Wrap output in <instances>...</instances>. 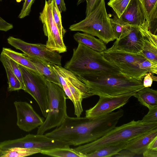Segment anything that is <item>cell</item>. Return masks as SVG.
<instances>
[{
	"label": "cell",
	"instance_id": "cell-36",
	"mask_svg": "<svg viewBox=\"0 0 157 157\" xmlns=\"http://www.w3.org/2000/svg\"><path fill=\"white\" fill-rule=\"evenodd\" d=\"M114 156L115 157H124L140 156L125 149L121 150Z\"/></svg>",
	"mask_w": 157,
	"mask_h": 157
},
{
	"label": "cell",
	"instance_id": "cell-15",
	"mask_svg": "<svg viewBox=\"0 0 157 157\" xmlns=\"http://www.w3.org/2000/svg\"><path fill=\"white\" fill-rule=\"evenodd\" d=\"M143 45L142 36L138 26L131 25L129 33L122 39L116 40L112 47L124 52L139 54L142 50Z\"/></svg>",
	"mask_w": 157,
	"mask_h": 157
},
{
	"label": "cell",
	"instance_id": "cell-8",
	"mask_svg": "<svg viewBox=\"0 0 157 157\" xmlns=\"http://www.w3.org/2000/svg\"><path fill=\"white\" fill-rule=\"evenodd\" d=\"M48 92V112L46 119L38 127L37 134H44L46 131L61 125L67 116L66 95L58 85L46 80Z\"/></svg>",
	"mask_w": 157,
	"mask_h": 157
},
{
	"label": "cell",
	"instance_id": "cell-13",
	"mask_svg": "<svg viewBox=\"0 0 157 157\" xmlns=\"http://www.w3.org/2000/svg\"><path fill=\"white\" fill-rule=\"evenodd\" d=\"M10 146L11 147L37 148L42 151L68 147L70 145L67 142L49 137L45 135L29 134L20 138L11 140Z\"/></svg>",
	"mask_w": 157,
	"mask_h": 157
},
{
	"label": "cell",
	"instance_id": "cell-30",
	"mask_svg": "<svg viewBox=\"0 0 157 157\" xmlns=\"http://www.w3.org/2000/svg\"><path fill=\"white\" fill-rule=\"evenodd\" d=\"M130 0H109L107 5L111 8L119 18H120Z\"/></svg>",
	"mask_w": 157,
	"mask_h": 157
},
{
	"label": "cell",
	"instance_id": "cell-25",
	"mask_svg": "<svg viewBox=\"0 0 157 157\" xmlns=\"http://www.w3.org/2000/svg\"><path fill=\"white\" fill-rule=\"evenodd\" d=\"M40 153L56 157H85V155L78 152L69 147H57L41 151Z\"/></svg>",
	"mask_w": 157,
	"mask_h": 157
},
{
	"label": "cell",
	"instance_id": "cell-42",
	"mask_svg": "<svg viewBox=\"0 0 157 157\" xmlns=\"http://www.w3.org/2000/svg\"><path fill=\"white\" fill-rule=\"evenodd\" d=\"M77 1V5H78L79 4H80L81 3L84 2L86 0H76Z\"/></svg>",
	"mask_w": 157,
	"mask_h": 157
},
{
	"label": "cell",
	"instance_id": "cell-3",
	"mask_svg": "<svg viewBox=\"0 0 157 157\" xmlns=\"http://www.w3.org/2000/svg\"><path fill=\"white\" fill-rule=\"evenodd\" d=\"M157 128V122L147 123L133 120L120 126H116L96 140L73 149L85 155L105 146L128 142Z\"/></svg>",
	"mask_w": 157,
	"mask_h": 157
},
{
	"label": "cell",
	"instance_id": "cell-7",
	"mask_svg": "<svg viewBox=\"0 0 157 157\" xmlns=\"http://www.w3.org/2000/svg\"><path fill=\"white\" fill-rule=\"evenodd\" d=\"M52 67L58 78L60 87L73 103L75 115L80 117L83 111L82 100L93 96L89 87L76 75L61 66L53 64Z\"/></svg>",
	"mask_w": 157,
	"mask_h": 157
},
{
	"label": "cell",
	"instance_id": "cell-29",
	"mask_svg": "<svg viewBox=\"0 0 157 157\" xmlns=\"http://www.w3.org/2000/svg\"><path fill=\"white\" fill-rule=\"evenodd\" d=\"M0 61L1 62H3L7 64L25 88L22 74L18 64L2 52L0 56Z\"/></svg>",
	"mask_w": 157,
	"mask_h": 157
},
{
	"label": "cell",
	"instance_id": "cell-28",
	"mask_svg": "<svg viewBox=\"0 0 157 157\" xmlns=\"http://www.w3.org/2000/svg\"><path fill=\"white\" fill-rule=\"evenodd\" d=\"M4 67L7 74L8 80L9 91H11L23 90H25V87L22 85L18 78L8 66L3 62H1Z\"/></svg>",
	"mask_w": 157,
	"mask_h": 157
},
{
	"label": "cell",
	"instance_id": "cell-32",
	"mask_svg": "<svg viewBox=\"0 0 157 157\" xmlns=\"http://www.w3.org/2000/svg\"><path fill=\"white\" fill-rule=\"evenodd\" d=\"M149 111L141 120L147 123L157 122V106L148 108Z\"/></svg>",
	"mask_w": 157,
	"mask_h": 157
},
{
	"label": "cell",
	"instance_id": "cell-11",
	"mask_svg": "<svg viewBox=\"0 0 157 157\" xmlns=\"http://www.w3.org/2000/svg\"><path fill=\"white\" fill-rule=\"evenodd\" d=\"M7 40L9 44L25 54L42 59L52 64L61 66L62 56L59 53L48 49L46 44L29 43L12 36H9Z\"/></svg>",
	"mask_w": 157,
	"mask_h": 157
},
{
	"label": "cell",
	"instance_id": "cell-27",
	"mask_svg": "<svg viewBox=\"0 0 157 157\" xmlns=\"http://www.w3.org/2000/svg\"><path fill=\"white\" fill-rule=\"evenodd\" d=\"M41 150L37 148H27L16 147L1 151L0 157H23L40 153Z\"/></svg>",
	"mask_w": 157,
	"mask_h": 157
},
{
	"label": "cell",
	"instance_id": "cell-20",
	"mask_svg": "<svg viewBox=\"0 0 157 157\" xmlns=\"http://www.w3.org/2000/svg\"><path fill=\"white\" fill-rule=\"evenodd\" d=\"M139 0L145 11L149 30L157 35V0Z\"/></svg>",
	"mask_w": 157,
	"mask_h": 157
},
{
	"label": "cell",
	"instance_id": "cell-26",
	"mask_svg": "<svg viewBox=\"0 0 157 157\" xmlns=\"http://www.w3.org/2000/svg\"><path fill=\"white\" fill-rule=\"evenodd\" d=\"M2 52L18 64L38 72L33 63L23 54L17 52L10 48H3Z\"/></svg>",
	"mask_w": 157,
	"mask_h": 157
},
{
	"label": "cell",
	"instance_id": "cell-2",
	"mask_svg": "<svg viewBox=\"0 0 157 157\" xmlns=\"http://www.w3.org/2000/svg\"><path fill=\"white\" fill-rule=\"evenodd\" d=\"M64 67L77 77L88 79L99 75L121 73L115 65L100 52L80 43L73 50L72 56Z\"/></svg>",
	"mask_w": 157,
	"mask_h": 157
},
{
	"label": "cell",
	"instance_id": "cell-18",
	"mask_svg": "<svg viewBox=\"0 0 157 157\" xmlns=\"http://www.w3.org/2000/svg\"><path fill=\"white\" fill-rule=\"evenodd\" d=\"M156 136L157 128L128 141L125 149L141 156L140 155H142L150 143Z\"/></svg>",
	"mask_w": 157,
	"mask_h": 157
},
{
	"label": "cell",
	"instance_id": "cell-40",
	"mask_svg": "<svg viewBox=\"0 0 157 157\" xmlns=\"http://www.w3.org/2000/svg\"><path fill=\"white\" fill-rule=\"evenodd\" d=\"M147 148L157 150V136L155 137L150 143L148 146Z\"/></svg>",
	"mask_w": 157,
	"mask_h": 157
},
{
	"label": "cell",
	"instance_id": "cell-16",
	"mask_svg": "<svg viewBox=\"0 0 157 157\" xmlns=\"http://www.w3.org/2000/svg\"><path fill=\"white\" fill-rule=\"evenodd\" d=\"M120 18L131 25L138 26L147 22L143 5L139 0H130Z\"/></svg>",
	"mask_w": 157,
	"mask_h": 157
},
{
	"label": "cell",
	"instance_id": "cell-21",
	"mask_svg": "<svg viewBox=\"0 0 157 157\" xmlns=\"http://www.w3.org/2000/svg\"><path fill=\"white\" fill-rule=\"evenodd\" d=\"M73 37L78 43H81L99 52L107 49L105 44L102 41L90 35L78 32L74 34Z\"/></svg>",
	"mask_w": 157,
	"mask_h": 157
},
{
	"label": "cell",
	"instance_id": "cell-9",
	"mask_svg": "<svg viewBox=\"0 0 157 157\" xmlns=\"http://www.w3.org/2000/svg\"><path fill=\"white\" fill-rule=\"evenodd\" d=\"M21 71L25 90L38 104L43 116L48 112V92L44 77L38 72L18 64Z\"/></svg>",
	"mask_w": 157,
	"mask_h": 157
},
{
	"label": "cell",
	"instance_id": "cell-19",
	"mask_svg": "<svg viewBox=\"0 0 157 157\" xmlns=\"http://www.w3.org/2000/svg\"><path fill=\"white\" fill-rule=\"evenodd\" d=\"M23 54L33 63L38 72L43 75L46 80L60 87L58 78L53 68V64L42 59Z\"/></svg>",
	"mask_w": 157,
	"mask_h": 157
},
{
	"label": "cell",
	"instance_id": "cell-24",
	"mask_svg": "<svg viewBox=\"0 0 157 157\" xmlns=\"http://www.w3.org/2000/svg\"><path fill=\"white\" fill-rule=\"evenodd\" d=\"M110 22L116 38L119 40L127 36L130 32L131 25L125 22L116 15L110 18Z\"/></svg>",
	"mask_w": 157,
	"mask_h": 157
},
{
	"label": "cell",
	"instance_id": "cell-45",
	"mask_svg": "<svg viewBox=\"0 0 157 157\" xmlns=\"http://www.w3.org/2000/svg\"><path fill=\"white\" fill-rule=\"evenodd\" d=\"M0 1H2V0H0Z\"/></svg>",
	"mask_w": 157,
	"mask_h": 157
},
{
	"label": "cell",
	"instance_id": "cell-22",
	"mask_svg": "<svg viewBox=\"0 0 157 157\" xmlns=\"http://www.w3.org/2000/svg\"><path fill=\"white\" fill-rule=\"evenodd\" d=\"M140 103L148 109L157 106V90L149 87H144L133 95Z\"/></svg>",
	"mask_w": 157,
	"mask_h": 157
},
{
	"label": "cell",
	"instance_id": "cell-23",
	"mask_svg": "<svg viewBox=\"0 0 157 157\" xmlns=\"http://www.w3.org/2000/svg\"><path fill=\"white\" fill-rule=\"evenodd\" d=\"M128 142L102 147L91 153L85 154V157H109L114 156L121 150L125 149Z\"/></svg>",
	"mask_w": 157,
	"mask_h": 157
},
{
	"label": "cell",
	"instance_id": "cell-31",
	"mask_svg": "<svg viewBox=\"0 0 157 157\" xmlns=\"http://www.w3.org/2000/svg\"><path fill=\"white\" fill-rule=\"evenodd\" d=\"M52 8L54 20L58 27L61 36L63 37L66 31L62 25L61 13L58 8L55 0L52 1Z\"/></svg>",
	"mask_w": 157,
	"mask_h": 157
},
{
	"label": "cell",
	"instance_id": "cell-1",
	"mask_svg": "<svg viewBox=\"0 0 157 157\" xmlns=\"http://www.w3.org/2000/svg\"><path fill=\"white\" fill-rule=\"evenodd\" d=\"M121 118L117 111L92 120L67 115L60 125L45 135L70 145H80L101 137L116 126Z\"/></svg>",
	"mask_w": 157,
	"mask_h": 157
},
{
	"label": "cell",
	"instance_id": "cell-5",
	"mask_svg": "<svg viewBox=\"0 0 157 157\" xmlns=\"http://www.w3.org/2000/svg\"><path fill=\"white\" fill-rule=\"evenodd\" d=\"M104 58L114 64L124 75L143 81L148 72L157 74V62L149 60L141 54L129 53L112 46L100 52Z\"/></svg>",
	"mask_w": 157,
	"mask_h": 157
},
{
	"label": "cell",
	"instance_id": "cell-37",
	"mask_svg": "<svg viewBox=\"0 0 157 157\" xmlns=\"http://www.w3.org/2000/svg\"><path fill=\"white\" fill-rule=\"evenodd\" d=\"M13 28L12 24L6 22L0 17V30L6 32Z\"/></svg>",
	"mask_w": 157,
	"mask_h": 157
},
{
	"label": "cell",
	"instance_id": "cell-38",
	"mask_svg": "<svg viewBox=\"0 0 157 157\" xmlns=\"http://www.w3.org/2000/svg\"><path fill=\"white\" fill-rule=\"evenodd\" d=\"M144 157H157V150L147 148L142 154Z\"/></svg>",
	"mask_w": 157,
	"mask_h": 157
},
{
	"label": "cell",
	"instance_id": "cell-17",
	"mask_svg": "<svg viewBox=\"0 0 157 157\" xmlns=\"http://www.w3.org/2000/svg\"><path fill=\"white\" fill-rule=\"evenodd\" d=\"M138 28L144 44L142 50L139 54L149 60L157 62V35L149 30L147 22Z\"/></svg>",
	"mask_w": 157,
	"mask_h": 157
},
{
	"label": "cell",
	"instance_id": "cell-41",
	"mask_svg": "<svg viewBox=\"0 0 157 157\" xmlns=\"http://www.w3.org/2000/svg\"><path fill=\"white\" fill-rule=\"evenodd\" d=\"M153 74H151V77L153 81H157V77L156 76L153 75Z\"/></svg>",
	"mask_w": 157,
	"mask_h": 157
},
{
	"label": "cell",
	"instance_id": "cell-43",
	"mask_svg": "<svg viewBox=\"0 0 157 157\" xmlns=\"http://www.w3.org/2000/svg\"><path fill=\"white\" fill-rule=\"evenodd\" d=\"M16 0V1L17 2H20L21 1L23 0Z\"/></svg>",
	"mask_w": 157,
	"mask_h": 157
},
{
	"label": "cell",
	"instance_id": "cell-14",
	"mask_svg": "<svg viewBox=\"0 0 157 157\" xmlns=\"http://www.w3.org/2000/svg\"><path fill=\"white\" fill-rule=\"evenodd\" d=\"M17 124L21 130L30 132L38 127L43 122L44 119L34 110L32 106L25 101H15Z\"/></svg>",
	"mask_w": 157,
	"mask_h": 157
},
{
	"label": "cell",
	"instance_id": "cell-33",
	"mask_svg": "<svg viewBox=\"0 0 157 157\" xmlns=\"http://www.w3.org/2000/svg\"><path fill=\"white\" fill-rule=\"evenodd\" d=\"M35 0H25L18 17L23 18L29 15L31 6Z\"/></svg>",
	"mask_w": 157,
	"mask_h": 157
},
{
	"label": "cell",
	"instance_id": "cell-4",
	"mask_svg": "<svg viewBox=\"0 0 157 157\" xmlns=\"http://www.w3.org/2000/svg\"><path fill=\"white\" fill-rule=\"evenodd\" d=\"M77 77L88 86L93 96L113 97L138 91L144 87L143 81L130 77L121 73L99 75L88 79Z\"/></svg>",
	"mask_w": 157,
	"mask_h": 157
},
{
	"label": "cell",
	"instance_id": "cell-44",
	"mask_svg": "<svg viewBox=\"0 0 157 157\" xmlns=\"http://www.w3.org/2000/svg\"><path fill=\"white\" fill-rule=\"evenodd\" d=\"M1 150H0V157L1 155Z\"/></svg>",
	"mask_w": 157,
	"mask_h": 157
},
{
	"label": "cell",
	"instance_id": "cell-10",
	"mask_svg": "<svg viewBox=\"0 0 157 157\" xmlns=\"http://www.w3.org/2000/svg\"><path fill=\"white\" fill-rule=\"evenodd\" d=\"M52 0H45L42 11L40 13L39 19L43 25L44 34L47 37V48L59 53L67 51V48L53 18L52 8Z\"/></svg>",
	"mask_w": 157,
	"mask_h": 157
},
{
	"label": "cell",
	"instance_id": "cell-39",
	"mask_svg": "<svg viewBox=\"0 0 157 157\" xmlns=\"http://www.w3.org/2000/svg\"><path fill=\"white\" fill-rule=\"evenodd\" d=\"M58 8L61 13L62 11H66V8L64 0H55Z\"/></svg>",
	"mask_w": 157,
	"mask_h": 157
},
{
	"label": "cell",
	"instance_id": "cell-6",
	"mask_svg": "<svg viewBox=\"0 0 157 157\" xmlns=\"http://www.w3.org/2000/svg\"><path fill=\"white\" fill-rule=\"evenodd\" d=\"M110 18L107 13L105 0H101L97 7L84 19L71 25L69 29L96 36L107 44L116 39Z\"/></svg>",
	"mask_w": 157,
	"mask_h": 157
},
{
	"label": "cell",
	"instance_id": "cell-34",
	"mask_svg": "<svg viewBox=\"0 0 157 157\" xmlns=\"http://www.w3.org/2000/svg\"><path fill=\"white\" fill-rule=\"evenodd\" d=\"M101 0H86V16H87L98 5Z\"/></svg>",
	"mask_w": 157,
	"mask_h": 157
},
{
	"label": "cell",
	"instance_id": "cell-35",
	"mask_svg": "<svg viewBox=\"0 0 157 157\" xmlns=\"http://www.w3.org/2000/svg\"><path fill=\"white\" fill-rule=\"evenodd\" d=\"M151 72L147 73L144 76L143 80V85L144 87H151L153 83V79Z\"/></svg>",
	"mask_w": 157,
	"mask_h": 157
},
{
	"label": "cell",
	"instance_id": "cell-12",
	"mask_svg": "<svg viewBox=\"0 0 157 157\" xmlns=\"http://www.w3.org/2000/svg\"><path fill=\"white\" fill-rule=\"evenodd\" d=\"M137 92L113 97L99 96L97 104L86 111L85 117L92 120L108 114L126 104L129 98Z\"/></svg>",
	"mask_w": 157,
	"mask_h": 157
}]
</instances>
